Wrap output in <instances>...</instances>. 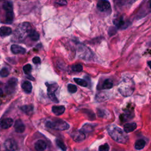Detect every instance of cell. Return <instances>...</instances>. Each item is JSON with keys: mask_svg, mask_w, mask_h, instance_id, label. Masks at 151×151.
Wrapping results in <instances>:
<instances>
[{"mask_svg": "<svg viewBox=\"0 0 151 151\" xmlns=\"http://www.w3.org/2000/svg\"><path fill=\"white\" fill-rule=\"evenodd\" d=\"M134 88L135 86L133 81L129 78H124L118 85L119 91L124 97L131 96L134 92Z\"/></svg>", "mask_w": 151, "mask_h": 151, "instance_id": "cell-2", "label": "cell"}, {"mask_svg": "<svg viewBox=\"0 0 151 151\" xmlns=\"http://www.w3.org/2000/svg\"><path fill=\"white\" fill-rule=\"evenodd\" d=\"M46 127L56 130H65L69 129L70 125L63 120H57L54 122L47 121L45 123Z\"/></svg>", "mask_w": 151, "mask_h": 151, "instance_id": "cell-4", "label": "cell"}, {"mask_svg": "<svg viewBox=\"0 0 151 151\" xmlns=\"http://www.w3.org/2000/svg\"><path fill=\"white\" fill-rule=\"evenodd\" d=\"M4 148L6 150H16L18 149V145L17 142L12 139H8L6 140L4 143Z\"/></svg>", "mask_w": 151, "mask_h": 151, "instance_id": "cell-9", "label": "cell"}, {"mask_svg": "<svg viewBox=\"0 0 151 151\" xmlns=\"http://www.w3.org/2000/svg\"><path fill=\"white\" fill-rule=\"evenodd\" d=\"M81 130H82L84 133H89L93 130V126L90 124L87 123L83 126Z\"/></svg>", "mask_w": 151, "mask_h": 151, "instance_id": "cell-26", "label": "cell"}, {"mask_svg": "<svg viewBox=\"0 0 151 151\" xmlns=\"http://www.w3.org/2000/svg\"><path fill=\"white\" fill-rule=\"evenodd\" d=\"M2 8L5 11H13V5L11 1H6L2 5Z\"/></svg>", "mask_w": 151, "mask_h": 151, "instance_id": "cell-23", "label": "cell"}, {"mask_svg": "<svg viewBox=\"0 0 151 151\" xmlns=\"http://www.w3.org/2000/svg\"><path fill=\"white\" fill-rule=\"evenodd\" d=\"M71 137L76 142H80L83 141L86 138L85 133L82 130H76L74 131L71 134Z\"/></svg>", "mask_w": 151, "mask_h": 151, "instance_id": "cell-10", "label": "cell"}, {"mask_svg": "<svg viewBox=\"0 0 151 151\" xmlns=\"http://www.w3.org/2000/svg\"><path fill=\"white\" fill-rule=\"evenodd\" d=\"M148 64H149V67H150V61H149V62H148Z\"/></svg>", "mask_w": 151, "mask_h": 151, "instance_id": "cell-38", "label": "cell"}, {"mask_svg": "<svg viewBox=\"0 0 151 151\" xmlns=\"http://www.w3.org/2000/svg\"><path fill=\"white\" fill-rule=\"evenodd\" d=\"M14 129L17 133H22L25 129V126L21 120L18 119L15 121L14 124Z\"/></svg>", "mask_w": 151, "mask_h": 151, "instance_id": "cell-12", "label": "cell"}, {"mask_svg": "<svg viewBox=\"0 0 151 151\" xmlns=\"http://www.w3.org/2000/svg\"><path fill=\"white\" fill-rule=\"evenodd\" d=\"M55 143H56L57 146L59 148H60L61 150H67L66 146L65 145V144L64 143V142L61 140L57 139L55 140Z\"/></svg>", "mask_w": 151, "mask_h": 151, "instance_id": "cell-28", "label": "cell"}, {"mask_svg": "<svg viewBox=\"0 0 151 151\" xmlns=\"http://www.w3.org/2000/svg\"><path fill=\"white\" fill-rule=\"evenodd\" d=\"M97 8L101 12H106L110 9L111 5L108 0H99L97 3Z\"/></svg>", "mask_w": 151, "mask_h": 151, "instance_id": "cell-7", "label": "cell"}, {"mask_svg": "<svg viewBox=\"0 0 151 151\" xmlns=\"http://www.w3.org/2000/svg\"><path fill=\"white\" fill-rule=\"evenodd\" d=\"M34 147L35 150L38 151H42L46 149L47 144L44 140H38L35 142L34 145Z\"/></svg>", "mask_w": 151, "mask_h": 151, "instance_id": "cell-14", "label": "cell"}, {"mask_svg": "<svg viewBox=\"0 0 151 151\" xmlns=\"http://www.w3.org/2000/svg\"><path fill=\"white\" fill-rule=\"evenodd\" d=\"M12 33V29L9 27L2 26L0 27V36L1 37H6Z\"/></svg>", "mask_w": 151, "mask_h": 151, "instance_id": "cell-17", "label": "cell"}, {"mask_svg": "<svg viewBox=\"0 0 151 151\" xmlns=\"http://www.w3.org/2000/svg\"><path fill=\"white\" fill-rule=\"evenodd\" d=\"M107 130L110 137L116 142L125 143L127 142L129 137L126 133L117 126L111 124L108 126Z\"/></svg>", "mask_w": 151, "mask_h": 151, "instance_id": "cell-1", "label": "cell"}, {"mask_svg": "<svg viewBox=\"0 0 151 151\" xmlns=\"http://www.w3.org/2000/svg\"><path fill=\"white\" fill-rule=\"evenodd\" d=\"M28 36L30 38V39L31 40L34 41H38L39 40V38H40L39 33L34 29H31L30 31V32H29Z\"/></svg>", "mask_w": 151, "mask_h": 151, "instance_id": "cell-20", "label": "cell"}, {"mask_svg": "<svg viewBox=\"0 0 151 151\" xmlns=\"http://www.w3.org/2000/svg\"><path fill=\"white\" fill-rule=\"evenodd\" d=\"M22 88L26 93H30L32 91V86L31 83L28 81H25L21 85Z\"/></svg>", "mask_w": 151, "mask_h": 151, "instance_id": "cell-18", "label": "cell"}, {"mask_svg": "<svg viewBox=\"0 0 151 151\" xmlns=\"http://www.w3.org/2000/svg\"><path fill=\"white\" fill-rule=\"evenodd\" d=\"M146 142L143 139H139L135 142L134 147L136 150H141L144 148Z\"/></svg>", "mask_w": 151, "mask_h": 151, "instance_id": "cell-21", "label": "cell"}, {"mask_svg": "<svg viewBox=\"0 0 151 151\" xmlns=\"http://www.w3.org/2000/svg\"><path fill=\"white\" fill-rule=\"evenodd\" d=\"M74 80L77 84H78L82 87H87L88 85L87 82L86 80L81 79L79 78H74Z\"/></svg>", "mask_w": 151, "mask_h": 151, "instance_id": "cell-25", "label": "cell"}, {"mask_svg": "<svg viewBox=\"0 0 151 151\" xmlns=\"http://www.w3.org/2000/svg\"><path fill=\"white\" fill-rule=\"evenodd\" d=\"M96 99L98 101H103L106 100V99H107V93H104V92L100 93L97 94Z\"/></svg>", "mask_w": 151, "mask_h": 151, "instance_id": "cell-27", "label": "cell"}, {"mask_svg": "<svg viewBox=\"0 0 151 151\" xmlns=\"http://www.w3.org/2000/svg\"><path fill=\"white\" fill-rule=\"evenodd\" d=\"M137 127V124L135 123H126L124 125L123 130L126 133H130L133 131H134Z\"/></svg>", "mask_w": 151, "mask_h": 151, "instance_id": "cell-16", "label": "cell"}, {"mask_svg": "<svg viewBox=\"0 0 151 151\" xmlns=\"http://www.w3.org/2000/svg\"><path fill=\"white\" fill-rule=\"evenodd\" d=\"M55 3L60 5H65L67 4L66 0H55Z\"/></svg>", "mask_w": 151, "mask_h": 151, "instance_id": "cell-35", "label": "cell"}, {"mask_svg": "<svg viewBox=\"0 0 151 151\" xmlns=\"http://www.w3.org/2000/svg\"><path fill=\"white\" fill-rule=\"evenodd\" d=\"M21 110L25 113L26 114H28L33 111V106L32 105H24L21 107Z\"/></svg>", "mask_w": 151, "mask_h": 151, "instance_id": "cell-22", "label": "cell"}, {"mask_svg": "<svg viewBox=\"0 0 151 151\" xmlns=\"http://www.w3.org/2000/svg\"><path fill=\"white\" fill-rule=\"evenodd\" d=\"M11 50L15 54H24L26 52V50L24 48L17 44L12 45Z\"/></svg>", "mask_w": 151, "mask_h": 151, "instance_id": "cell-11", "label": "cell"}, {"mask_svg": "<svg viewBox=\"0 0 151 151\" xmlns=\"http://www.w3.org/2000/svg\"><path fill=\"white\" fill-rule=\"evenodd\" d=\"M99 150L100 151H108L109 150V146L107 143H105L99 146Z\"/></svg>", "mask_w": 151, "mask_h": 151, "instance_id": "cell-34", "label": "cell"}, {"mask_svg": "<svg viewBox=\"0 0 151 151\" xmlns=\"http://www.w3.org/2000/svg\"><path fill=\"white\" fill-rule=\"evenodd\" d=\"M67 89H68V91L70 93H76L77 91V87L75 85H74L73 84H69L67 86Z\"/></svg>", "mask_w": 151, "mask_h": 151, "instance_id": "cell-31", "label": "cell"}, {"mask_svg": "<svg viewBox=\"0 0 151 151\" xmlns=\"http://www.w3.org/2000/svg\"><path fill=\"white\" fill-rule=\"evenodd\" d=\"M137 0H118L119 3L122 5H128L133 4Z\"/></svg>", "mask_w": 151, "mask_h": 151, "instance_id": "cell-29", "label": "cell"}, {"mask_svg": "<svg viewBox=\"0 0 151 151\" xmlns=\"http://www.w3.org/2000/svg\"><path fill=\"white\" fill-rule=\"evenodd\" d=\"M17 83H18V80L16 78L12 77L10 78L8 81L5 86V92L8 94L12 93L15 90Z\"/></svg>", "mask_w": 151, "mask_h": 151, "instance_id": "cell-6", "label": "cell"}, {"mask_svg": "<svg viewBox=\"0 0 151 151\" xmlns=\"http://www.w3.org/2000/svg\"><path fill=\"white\" fill-rule=\"evenodd\" d=\"M32 62L35 64H40L41 63V59L39 57H34L32 58Z\"/></svg>", "mask_w": 151, "mask_h": 151, "instance_id": "cell-36", "label": "cell"}, {"mask_svg": "<svg viewBox=\"0 0 151 151\" xmlns=\"http://www.w3.org/2000/svg\"><path fill=\"white\" fill-rule=\"evenodd\" d=\"M9 74L8 70L6 68H3L0 70V76L2 77H7Z\"/></svg>", "mask_w": 151, "mask_h": 151, "instance_id": "cell-33", "label": "cell"}, {"mask_svg": "<svg viewBox=\"0 0 151 151\" xmlns=\"http://www.w3.org/2000/svg\"><path fill=\"white\" fill-rule=\"evenodd\" d=\"M13 124V120L11 118H5L0 122V127L3 129L9 128Z\"/></svg>", "mask_w": 151, "mask_h": 151, "instance_id": "cell-13", "label": "cell"}, {"mask_svg": "<svg viewBox=\"0 0 151 151\" xmlns=\"http://www.w3.org/2000/svg\"><path fill=\"white\" fill-rule=\"evenodd\" d=\"M31 26L29 22H24L21 23L15 31V37L19 40H22L25 37L28 35L29 32L31 30Z\"/></svg>", "mask_w": 151, "mask_h": 151, "instance_id": "cell-3", "label": "cell"}, {"mask_svg": "<svg viewBox=\"0 0 151 151\" xmlns=\"http://www.w3.org/2000/svg\"><path fill=\"white\" fill-rule=\"evenodd\" d=\"M22 1H27V0H22Z\"/></svg>", "mask_w": 151, "mask_h": 151, "instance_id": "cell-40", "label": "cell"}, {"mask_svg": "<svg viewBox=\"0 0 151 151\" xmlns=\"http://www.w3.org/2000/svg\"><path fill=\"white\" fill-rule=\"evenodd\" d=\"M113 86V82L109 79H106L104 80V81L103 83L102 88L103 89H110L111 88H112Z\"/></svg>", "mask_w": 151, "mask_h": 151, "instance_id": "cell-24", "label": "cell"}, {"mask_svg": "<svg viewBox=\"0 0 151 151\" xmlns=\"http://www.w3.org/2000/svg\"><path fill=\"white\" fill-rule=\"evenodd\" d=\"M14 12L13 11H6V15H5V22L6 24H10L13 22L14 20Z\"/></svg>", "mask_w": 151, "mask_h": 151, "instance_id": "cell-19", "label": "cell"}, {"mask_svg": "<svg viewBox=\"0 0 151 151\" xmlns=\"http://www.w3.org/2000/svg\"><path fill=\"white\" fill-rule=\"evenodd\" d=\"M113 23L119 29H124L128 26V22L125 21L122 16L116 17L113 20Z\"/></svg>", "mask_w": 151, "mask_h": 151, "instance_id": "cell-8", "label": "cell"}, {"mask_svg": "<svg viewBox=\"0 0 151 151\" xmlns=\"http://www.w3.org/2000/svg\"><path fill=\"white\" fill-rule=\"evenodd\" d=\"M46 86L47 87V93L50 99L55 103H58V100L55 95V92L57 90L58 87V84L55 83H51L50 84L46 83Z\"/></svg>", "mask_w": 151, "mask_h": 151, "instance_id": "cell-5", "label": "cell"}, {"mask_svg": "<svg viewBox=\"0 0 151 151\" xmlns=\"http://www.w3.org/2000/svg\"><path fill=\"white\" fill-rule=\"evenodd\" d=\"M31 70H32V67L31 65V64H26L23 67V71L24 72L25 74H27V75H29L31 72Z\"/></svg>", "mask_w": 151, "mask_h": 151, "instance_id": "cell-30", "label": "cell"}, {"mask_svg": "<svg viewBox=\"0 0 151 151\" xmlns=\"http://www.w3.org/2000/svg\"><path fill=\"white\" fill-rule=\"evenodd\" d=\"M2 94H3V91H2V90L0 88V97L2 96Z\"/></svg>", "mask_w": 151, "mask_h": 151, "instance_id": "cell-37", "label": "cell"}, {"mask_svg": "<svg viewBox=\"0 0 151 151\" xmlns=\"http://www.w3.org/2000/svg\"><path fill=\"white\" fill-rule=\"evenodd\" d=\"M0 150H1V145H0Z\"/></svg>", "mask_w": 151, "mask_h": 151, "instance_id": "cell-39", "label": "cell"}, {"mask_svg": "<svg viewBox=\"0 0 151 151\" xmlns=\"http://www.w3.org/2000/svg\"><path fill=\"white\" fill-rule=\"evenodd\" d=\"M52 111L57 116L61 115L65 111V107L64 106H54L52 107Z\"/></svg>", "mask_w": 151, "mask_h": 151, "instance_id": "cell-15", "label": "cell"}, {"mask_svg": "<svg viewBox=\"0 0 151 151\" xmlns=\"http://www.w3.org/2000/svg\"><path fill=\"white\" fill-rule=\"evenodd\" d=\"M72 70L76 72H80L83 70V66L80 64H76L72 66Z\"/></svg>", "mask_w": 151, "mask_h": 151, "instance_id": "cell-32", "label": "cell"}]
</instances>
